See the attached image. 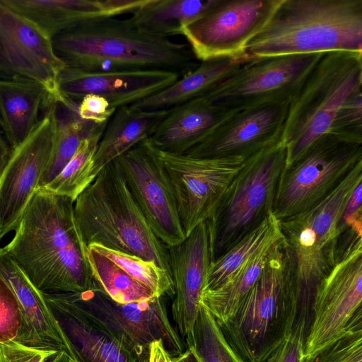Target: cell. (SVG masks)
Returning <instances> with one entry per match:
<instances>
[{
	"label": "cell",
	"mask_w": 362,
	"mask_h": 362,
	"mask_svg": "<svg viewBox=\"0 0 362 362\" xmlns=\"http://www.w3.org/2000/svg\"><path fill=\"white\" fill-rule=\"evenodd\" d=\"M70 198L37 189L4 249L42 293H82L93 277Z\"/></svg>",
	"instance_id": "obj_1"
},
{
	"label": "cell",
	"mask_w": 362,
	"mask_h": 362,
	"mask_svg": "<svg viewBox=\"0 0 362 362\" xmlns=\"http://www.w3.org/2000/svg\"><path fill=\"white\" fill-rule=\"evenodd\" d=\"M362 182V161L322 201L279 221L288 259L291 313L295 321H311L314 294L350 242L341 221L346 204Z\"/></svg>",
	"instance_id": "obj_2"
},
{
	"label": "cell",
	"mask_w": 362,
	"mask_h": 362,
	"mask_svg": "<svg viewBox=\"0 0 362 362\" xmlns=\"http://www.w3.org/2000/svg\"><path fill=\"white\" fill-rule=\"evenodd\" d=\"M66 66L86 72L166 70L181 76L198 64L188 44L147 34L129 18L93 21L52 38Z\"/></svg>",
	"instance_id": "obj_3"
},
{
	"label": "cell",
	"mask_w": 362,
	"mask_h": 362,
	"mask_svg": "<svg viewBox=\"0 0 362 362\" xmlns=\"http://www.w3.org/2000/svg\"><path fill=\"white\" fill-rule=\"evenodd\" d=\"M362 53V0H280L248 44L251 57Z\"/></svg>",
	"instance_id": "obj_4"
},
{
	"label": "cell",
	"mask_w": 362,
	"mask_h": 362,
	"mask_svg": "<svg viewBox=\"0 0 362 362\" xmlns=\"http://www.w3.org/2000/svg\"><path fill=\"white\" fill-rule=\"evenodd\" d=\"M74 214L86 247L98 245L139 257L172 276L168 247L149 226L117 160L105 166L78 196Z\"/></svg>",
	"instance_id": "obj_5"
},
{
	"label": "cell",
	"mask_w": 362,
	"mask_h": 362,
	"mask_svg": "<svg viewBox=\"0 0 362 362\" xmlns=\"http://www.w3.org/2000/svg\"><path fill=\"white\" fill-rule=\"evenodd\" d=\"M362 89V53H324L289 100L281 141L286 165L299 158L321 136L328 134L341 105Z\"/></svg>",
	"instance_id": "obj_6"
},
{
	"label": "cell",
	"mask_w": 362,
	"mask_h": 362,
	"mask_svg": "<svg viewBox=\"0 0 362 362\" xmlns=\"http://www.w3.org/2000/svg\"><path fill=\"white\" fill-rule=\"evenodd\" d=\"M286 148L281 141L247 157L228 187L210 225L212 262L273 213Z\"/></svg>",
	"instance_id": "obj_7"
},
{
	"label": "cell",
	"mask_w": 362,
	"mask_h": 362,
	"mask_svg": "<svg viewBox=\"0 0 362 362\" xmlns=\"http://www.w3.org/2000/svg\"><path fill=\"white\" fill-rule=\"evenodd\" d=\"M291 322L288 259L283 239L234 315L220 327L245 362H259Z\"/></svg>",
	"instance_id": "obj_8"
},
{
	"label": "cell",
	"mask_w": 362,
	"mask_h": 362,
	"mask_svg": "<svg viewBox=\"0 0 362 362\" xmlns=\"http://www.w3.org/2000/svg\"><path fill=\"white\" fill-rule=\"evenodd\" d=\"M362 161V143L331 134L318 138L280 177L273 214L280 221L325 198Z\"/></svg>",
	"instance_id": "obj_9"
},
{
	"label": "cell",
	"mask_w": 362,
	"mask_h": 362,
	"mask_svg": "<svg viewBox=\"0 0 362 362\" xmlns=\"http://www.w3.org/2000/svg\"><path fill=\"white\" fill-rule=\"evenodd\" d=\"M362 236L354 238L316 288L305 358L362 328Z\"/></svg>",
	"instance_id": "obj_10"
},
{
	"label": "cell",
	"mask_w": 362,
	"mask_h": 362,
	"mask_svg": "<svg viewBox=\"0 0 362 362\" xmlns=\"http://www.w3.org/2000/svg\"><path fill=\"white\" fill-rule=\"evenodd\" d=\"M280 0H214L197 18L185 25L183 35L197 61L246 55Z\"/></svg>",
	"instance_id": "obj_11"
},
{
	"label": "cell",
	"mask_w": 362,
	"mask_h": 362,
	"mask_svg": "<svg viewBox=\"0 0 362 362\" xmlns=\"http://www.w3.org/2000/svg\"><path fill=\"white\" fill-rule=\"evenodd\" d=\"M323 54L252 57L204 97L233 110L290 100Z\"/></svg>",
	"instance_id": "obj_12"
},
{
	"label": "cell",
	"mask_w": 362,
	"mask_h": 362,
	"mask_svg": "<svg viewBox=\"0 0 362 362\" xmlns=\"http://www.w3.org/2000/svg\"><path fill=\"white\" fill-rule=\"evenodd\" d=\"M158 153L171 182L186 236L213 216L246 159L191 157L159 150Z\"/></svg>",
	"instance_id": "obj_13"
},
{
	"label": "cell",
	"mask_w": 362,
	"mask_h": 362,
	"mask_svg": "<svg viewBox=\"0 0 362 362\" xmlns=\"http://www.w3.org/2000/svg\"><path fill=\"white\" fill-rule=\"evenodd\" d=\"M129 189L157 238L168 247L186 238L174 191L149 138L116 159Z\"/></svg>",
	"instance_id": "obj_14"
},
{
	"label": "cell",
	"mask_w": 362,
	"mask_h": 362,
	"mask_svg": "<svg viewBox=\"0 0 362 362\" xmlns=\"http://www.w3.org/2000/svg\"><path fill=\"white\" fill-rule=\"evenodd\" d=\"M86 312L119 336L134 346L148 348L150 343L161 340L173 357L185 351V345L170 322L165 296L119 303L110 298L93 279L90 289L70 293Z\"/></svg>",
	"instance_id": "obj_15"
},
{
	"label": "cell",
	"mask_w": 362,
	"mask_h": 362,
	"mask_svg": "<svg viewBox=\"0 0 362 362\" xmlns=\"http://www.w3.org/2000/svg\"><path fill=\"white\" fill-rule=\"evenodd\" d=\"M66 66L52 38L0 0V78L36 81L56 103L66 105L57 89L58 77Z\"/></svg>",
	"instance_id": "obj_16"
},
{
	"label": "cell",
	"mask_w": 362,
	"mask_h": 362,
	"mask_svg": "<svg viewBox=\"0 0 362 362\" xmlns=\"http://www.w3.org/2000/svg\"><path fill=\"white\" fill-rule=\"evenodd\" d=\"M52 102L32 133L11 156L0 176V239L17 228L49 160L57 128Z\"/></svg>",
	"instance_id": "obj_17"
},
{
	"label": "cell",
	"mask_w": 362,
	"mask_h": 362,
	"mask_svg": "<svg viewBox=\"0 0 362 362\" xmlns=\"http://www.w3.org/2000/svg\"><path fill=\"white\" fill-rule=\"evenodd\" d=\"M290 100L235 110L185 155L199 158L243 157L281 141Z\"/></svg>",
	"instance_id": "obj_18"
},
{
	"label": "cell",
	"mask_w": 362,
	"mask_h": 362,
	"mask_svg": "<svg viewBox=\"0 0 362 362\" xmlns=\"http://www.w3.org/2000/svg\"><path fill=\"white\" fill-rule=\"evenodd\" d=\"M78 362H148V347L134 346L83 309L70 293H43Z\"/></svg>",
	"instance_id": "obj_19"
},
{
	"label": "cell",
	"mask_w": 362,
	"mask_h": 362,
	"mask_svg": "<svg viewBox=\"0 0 362 362\" xmlns=\"http://www.w3.org/2000/svg\"><path fill=\"white\" fill-rule=\"evenodd\" d=\"M168 251L175 286L171 313L176 329L189 347L201 293L212 262L209 220L197 226L182 243L168 247Z\"/></svg>",
	"instance_id": "obj_20"
},
{
	"label": "cell",
	"mask_w": 362,
	"mask_h": 362,
	"mask_svg": "<svg viewBox=\"0 0 362 362\" xmlns=\"http://www.w3.org/2000/svg\"><path fill=\"white\" fill-rule=\"evenodd\" d=\"M180 77L166 70L86 72L66 66L58 77L57 89L65 101L79 103L85 95L95 94L116 110L160 92Z\"/></svg>",
	"instance_id": "obj_21"
},
{
	"label": "cell",
	"mask_w": 362,
	"mask_h": 362,
	"mask_svg": "<svg viewBox=\"0 0 362 362\" xmlns=\"http://www.w3.org/2000/svg\"><path fill=\"white\" fill-rule=\"evenodd\" d=\"M0 277L14 293L22 315L15 341L37 349L64 352L74 360L71 346L44 296L21 268L0 248Z\"/></svg>",
	"instance_id": "obj_22"
},
{
	"label": "cell",
	"mask_w": 362,
	"mask_h": 362,
	"mask_svg": "<svg viewBox=\"0 0 362 362\" xmlns=\"http://www.w3.org/2000/svg\"><path fill=\"white\" fill-rule=\"evenodd\" d=\"M50 37L93 21L132 14L146 0H2Z\"/></svg>",
	"instance_id": "obj_23"
},
{
	"label": "cell",
	"mask_w": 362,
	"mask_h": 362,
	"mask_svg": "<svg viewBox=\"0 0 362 362\" xmlns=\"http://www.w3.org/2000/svg\"><path fill=\"white\" fill-rule=\"evenodd\" d=\"M234 111L217 106L206 97L194 98L168 109L149 139L160 151L184 154Z\"/></svg>",
	"instance_id": "obj_24"
},
{
	"label": "cell",
	"mask_w": 362,
	"mask_h": 362,
	"mask_svg": "<svg viewBox=\"0 0 362 362\" xmlns=\"http://www.w3.org/2000/svg\"><path fill=\"white\" fill-rule=\"evenodd\" d=\"M54 101L40 83L28 78H0L1 131L13 150L40 123V112Z\"/></svg>",
	"instance_id": "obj_25"
},
{
	"label": "cell",
	"mask_w": 362,
	"mask_h": 362,
	"mask_svg": "<svg viewBox=\"0 0 362 362\" xmlns=\"http://www.w3.org/2000/svg\"><path fill=\"white\" fill-rule=\"evenodd\" d=\"M167 112L168 110L144 111L130 105L116 109L106 124L93 158V181L105 166L150 138Z\"/></svg>",
	"instance_id": "obj_26"
},
{
	"label": "cell",
	"mask_w": 362,
	"mask_h": 362,
	"mask_svg": "<svg viewBox=\"0 0 362 362\" xmlns=\"http://www.w3.org/2000/svg\"><path fill=\"white\" fill-rule=\"evenodd\" d=\"M250 58L246 54L202 61L172 85L130 106L144 111H160L204 97Z\"/></svg>",
	"instance_id": "obj_27"
},
{
	"label": "cell",
	"mask_w": 362,
	"mask_h": 362,
	"mask_svg": "<svg viewBox=\"0 0 362 362\" xmlns=\"http://www.w3.org/2000/svg\"><path fill=\"white\" fill-rule=\"evenodd\" d=\"M283 239L282 233L272 238L248 258L224 284L202 292L199 304L211 314L219 326L234 315L241 300L257 281Z\"/></svg>",
	"instance_id": "obj_28"
},
{
	"label": "cell",
	"mask_w": 362,
	"mask_h": 362,
	"mask_svg": "<svg viewBox=\"0 0 362 362\" xmlns=\"http://www.w3.org/2000/svg\"><path fill=\"white\" fill-rule=\"evenodd\" d=\"M214 0H146L129 18L141 32L169 38L182 35L185 25L197 18Z\"/></svg>",
	"instance_id": "obj_29"
},
{
	"label": "cell",
	"mask_w": 362,
	"mask_h": 362,
	"mask_svg": "<svg viewBox=\"0 0 362 362\" xmlns=\"http://www.w3.org/2000/svg\"><path fill=\"white\" fill-rule=\"evenodd\" d=\"M78 106L75 102L68 105H57V128L53 149L37 189L45 187L57 176L97 124L82 120L78 115Z\"/></svg>",
	"instance_id": "obj_30"
},
{
	"label": "cell",
	"mask_w": 362,
	"mask_h": 362,
	"mask_svg": "<svg viewBox=\"0 0 362 362\" xmlns=\"http://www.w3.org/2000/svg\"><path fill=\"white\" fill-rule=\"evenodd\" d=\"M280 234L279 221L271 213L259 225L211 263L202 291L221 286L262 245Z\"/></svg>",
	"instance_id": "obj_31"
},
{
	"label": "cell",
	"mask_w": 362,
	"mask_h": 362,
	"mask_svg": "<svg viewBox=\"0 0 362 362\" xmlns=\"http://www.w3.org/2000/svg\"><path fill=\"white\" fill-rule=\"evenodd\" d=\"M86 256L93 280L115 302H136L156 296L93 246L87 247Z\"/></svg>",
	"instance_id": "obj_32"
},
{
	"label": "cell",
	"mask_w": 362,
	"mask_h": 362,
	"mask_svg": "<svg viewBox=\"0 0 362 362\" xmlns=\"http://www.w3.org/2000/svg\"><path fill=\"white\" fill-rule=\"evenodd\" d=\"M107 122L97 124L57 176L43 188L75 202L93 182L91 170L98 143Z\"/></svg>",
	"instance_id": "obj_33"
},
{
	"label": "cell",
	"mask_w": 362,
	"mask_h": 362,
	"mask_svg": "<svg viewBox=\"0 0 362 362\" xmlns=\"http://www.w3.org/2000/svg\"><path fill=\"white\" fill-rule=\"evenodd\" d=\"M191 349L200 362H245L230 345L216 320L201 304Z\"/></svg>",
	"instance_id": "obj_34"
},
{
	"label": "cell",
	"mask_w": 362,
	"mask_h": 362,
	"mask_svg": "<svg viewBox=\"0 0 362 362\" xmlns=\"http://www.w3.org/2000/svg\"><path fill=\"white\" fill-rule=\"evenodd\" d=\"M98 252L114 262L131 277L150 288L158 296L173 298L175 286L173 277L155 263L142 258L92 245Z\"/></svg>",
	"instance_id": "obj_35"
},
{
	"label": "cell",
	"mask_w": 362,
	"mask_h": 362,
	"mask_svg": "<svg viewBox=\"0 0 362 362\" xmlns=\"http://www.w3.org/2000/svg\"><path fill=\"white\" fill-rule=\"evenodd\" d=\"M328 134L346 141L362 143V89L351 95L341 105Z\"/></svg>",
	"instance_id": "obj_36"
},
{
	"label": "cell",
	"mask_w": 362,
	"mask_h": 362,
	"mask_svg": "<svg viewBox=\"0 0 362 362\" xmlns=\"http://www.w3.org/2000/svg\"><path fill=\"white\" fill-rule=\"evenodd\" d=\"M308 327L297 322L288 327L259 362H303Z\"/></svg>",
	"instance_id": "obj_37"
},
{
	"label": "cell",
	"mask_w": 362,
	"mask_h": 362,
	"mask_svg": "<svg viewBox=\"0 0 362 362\" xmlns=\"http://www.w3.org/2000/svg\"><path fill=\"white\" fill-rule=\"evenodd\" d=\"M303 362H362V328L350 332Z\"/></svg>",
	"instance_id": "obj_38"
},
{
	"label": "cell",
	"mask_w": 362,
	"mask_h": 362,
	"mask_svg": "<svg viewBox=\"0 0 362 362\" xmlns=\"http://www.w3.org/2000/svg\"><path fill=\"white\" fill-rule=\"evenodd\" d=\"M21 325L22 315L18 300L0 277V342L15 340Z\"/></svg>",
	"instance_id": "obj_39"
},
{
	"label": "cell",
	"mask_w": 362,
	"mask_h": 362,
	"mask_svg": "<svg viewBox=\"0 0 362 362\" xmlns=\"http://www.w3.org/2000/svg\"><path fill=\"white\" fill-rule=\"evenodd\" d=\"M55 353L31 348L15 340L0 342V362H44Z\"/></svg>",
	"instance_id": "obj_40"
},
{
	"label": "cell",
	"mask_w": 362,
	"mask_h": 362,
	"mask_svg": "<svg viewBox=\"0 0 362 362\" xmlns=\"http://www.w3.org/2000/svg\"><path fill=\"white\" fill-rule=\"evenodd\" d=\"M115 110L105 98L95 94L85 95L78 106V117L83 121L95 124L107 122Z\"/></svg>",
	"instance_id": "obj_41"
},
{
	"label": "cell",
	"mask_w": 362,
	"mask_h": 362,
	"mask_svg": "<svg viewBox=\"0 0 362 362\" xmlns=\"http://www.w3.org/2000/svg\"><path fill=\"white\" fill-rule=\"evenodd\" d=\"M148 362H173L161 340H155L148 345Z\"/></svg>",
	"instance_id": "obj_42"
},
{
	"label": "cell",
	"mask_w": 362,
	"mask_h": 362,
	"mask_svg": "<svg viewBox=\"0 0 362 362\" xmlns=\"http://www.w3.org/2000/svg\"><path fill=\"white\" fill-rule=\"evenodd\" d=\"M13 149L8 143L3 132L0 130V176L6 165Z\"/></svg>",
	"instance_id": "obj_43"
},
{
	"label": "cell",
	"mask_w": 362,
	"mask_h": 362,
	"mask_svg": "<svg viewBox=\"0 0 362 362\" xmlns=\"http://www.w3.org/2000/svg\"><path fill=\"white\" fill-rule=\"evenodd\" d=\"M173 362H200L194 351L187 348L182 354L173 357Z\"/></svg>",
	"instance_id": "obj_44"
},
{
	"label": "cell",
	"mask_w": 362,
	"mask_h": 362,
	"mask_svg": "<svg viewBox=\"0 0 362 362\" xmlns=\"http://www.w3.org/2000/svg\"><path fill=\"white\" fill-rule=\"evenodd\" d=\"M69 358L64 352H57L47 358L44 362H68Z\"/></svg>",
	"instance_id": "obj_45"
},
{
	"label": "cell",
	"mask_w": 362,
	"mask_h": 362,
	"mask_svg": "<svg viewBox=\"0 0 362 362\" xmlns=\"http://www.w3.org/2000/svg\"><path fill=\"white\" fill-rule=\"evenodd\" d=\"M68 362H78V361H75V360H74V359H72V358H69V361H68Z\"/></svg>",
	"instance_id": "obj_46"
},
{
	"label": "cell",
	"mask_w": 362,
	"mask_h": 362,
	"mask_svg": "<svg viewBox=\"0 0 362 362\" xmlns=\"http://www.w3.org/2000/svg\"><path fill=\"white\" fill-rule=\"evenodd\" d=\"M1 128V119H0V129Z\"/></svg>",
	"instance_id": "obj_47"
}]
</instances>
